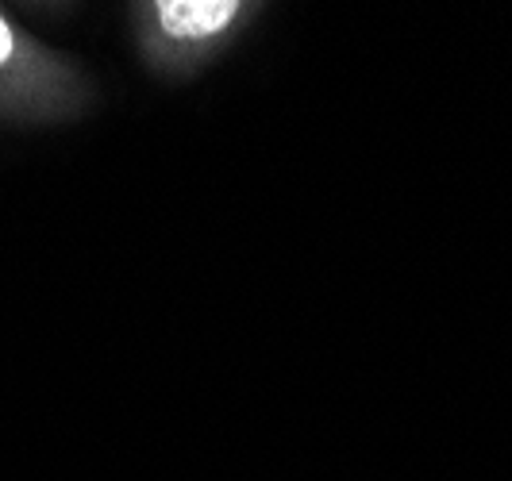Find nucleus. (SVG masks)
I'll use <instances>...</instances> for the list:
<instances>
[{"mask_svg": "<svg viewBox=\"0 0 512 481\" xmlns=\"http://www.w3.org/2000/svg\"><path fill=\"white\" fill-rule=\"evenodd\" d=\"M12 54V31H8V24L0 20V62Z\"/></svg>", "mask_w": 512, "mask_h": 481, "instance_id": "2", "label": "nucleus"}, {"mask_svg": "<svg viewBox=\"0 0 512 481\" xmlns=\"http://www.w3.org/2000/svg\"><path fill=\"white\" fill-rule=\"evenodd\" d=\"M239 0H158L162 27L178 39H205L231 24Z\"/></svg>", "mask_w": 512, "mask_h": 481, "instance_id": "1", "label": "nucleus"}]
</instances>
